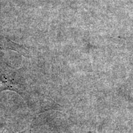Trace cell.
Returning a JSON list of instances; mask_svg holds the SVG:
<instances>
[{
	"label": "cell",
	"instance_id": "6da1fadb",
	"mask_svg": "<svg viewBox=\"0 0 133 133\" xmlns=\"http://www.w3.org/2000/svg\"><path fill=\"white\" fill-rule=\"evenodd\" d=\"M11 88V84L5 78L0 77V92Z\"/></svg>",
	"mask_w": 133,
	"mask_h": 133
}]
</instances>
